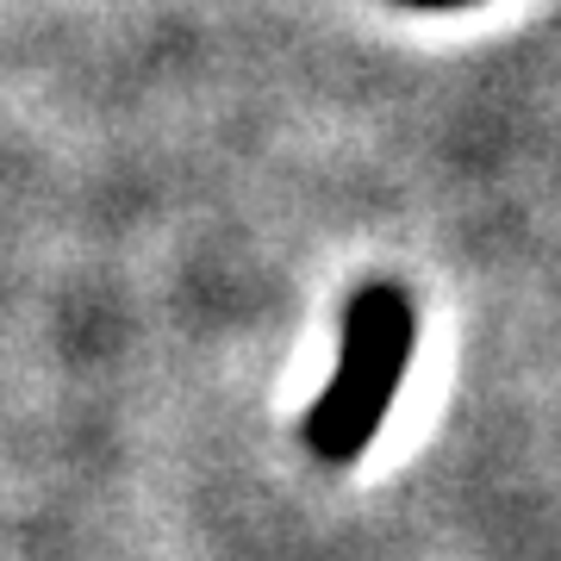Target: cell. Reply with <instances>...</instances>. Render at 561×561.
Wrapping results in <instances>:
<instances>
[{
	"instance_id": "1",
	"label": "cell",
	"mask_w": 561,
	"mask_h": 561,
	"mask_svg": "<svg viewBox=\"0 0 561 561\" xmlns=\"http://www.w3.org/2000/svg\"><path fill=\"white\" fill-rule=\"evenodd\" d=\"M419 350V306L393 280H368L343 306V343H337V375L324 387L312 412L300 419V443L331 468L350 461L375 443L387 405L405 381V362Z\"/></svg>"
},
{
	"instance_id": "2",
	"label": "cell",
	"mask_w": 561,
	"mask_h": 561,
	"mask_svg": "<svg viewBox=\"0 0 561 561\" xmlns=\"http://www.w3.org/2000/svg\"><path fill=\"white\" fill-rule=\"evenodd\" d=\"M393 7H424V13H449V7H474V0H393Z\"/></svg>"
}]
</instances>
